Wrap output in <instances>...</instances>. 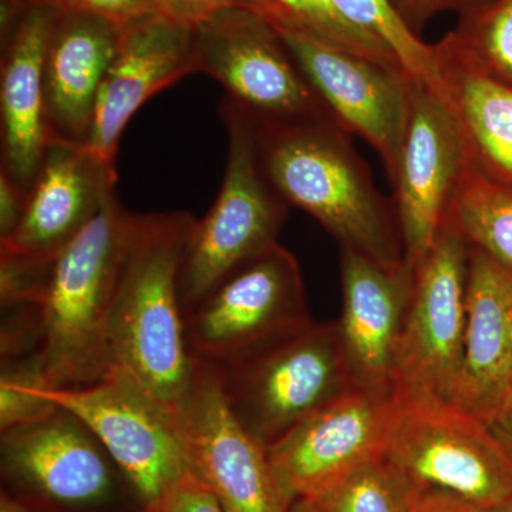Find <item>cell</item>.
I'll list each match as a JSON object with an SVG mask.
<instances>
[{
	"instance_id": "cell-4",
	"label": "cell",
	"mask_w": 512,
	"mask_h": 512,
	"mask_svg": "<svg viewBox=\"0 0 512 512\" xmlns=\"http://www.w3.org/2000/svg\"><path fill=\"white\" fill-rule=\"evenodd\" d=\"M212 369L232 413L266 447L355 389L338 322L311 320L231 365Z\"/></svg>"
},
{
	"instance_id": "cell-17",
	"label": "cell",
	"mask_w": 512,
	"mask_h": 512,
	"mask_svg": "<svg viewBox=\"0 0 512 512\" xmlns=\"http://www.w3.org/2000/svg\"><path fill=\"white\" fill-rule=\"evenodd\" d=\"M342 315L336 320L355 389L393 396L397 349L412 298L416 266L383 265L340 248Z\"/></svg>"
},
{
	"instance_id": "cell-35",
	"label": "cell",
	"mask_w": 512,
	"mask_h": 512,
	"mask_svg": "<svg viewBox=\"0 0 512 512\" xmlns=\"http://www.w3.org/2000/svg\"><path fill=\"white\" fill-rule=\"evenodd\" d=\"M485 423L493 431L495 439L500 441L501 446L507 451L508 456L512 458V397L500 412Z\"/></svg>"
},
{
	"instance_id": "cell-25",
	"label": "cell",
	"mask_w": 512,
	"mask_h": 512,
	"mask_svg": "<svg viewBox=\"0 0 512 512\" xmlns=\"http://www.w3.org/2000/svg\"><path fill=\"white\" fill-rule=\"evenodd\" d=\"M251 2V8L261 12L272 25L303 30L348 52L386 64V66L403 69L389 47L350 25L330 0H251Z\"/></svg>"
},
{
	"instance_id": "cell-6",
	"label": "cell",
	"mask_w": 512,
	"mask_h": 512,
	"mask_svg": "<svg viewBox=\"0 0 512 512\" xmlns=\"http://www.w3.org/2000/svg\"><path fill=\"white\" fill-rule=\"evenodd\" d=\"M386 456L421 485L485 512L512 500V458L480 417L444 400L393 394Z\"/></svg>"
},
{
	"instance_id": "cell-18",
	"label": "cell",
	"mask_w": 512,
	"mask_h": 512,
	"mask_svg": "<svg viewBox=\"0 0 512 512\" xmlns=\"http://www.w3.org/2000/svg\"><path fill=\"white\" fill-rule=\"evenodd\" d=\"M197 73L194 26L150 12L120 28L119 46L101 83L86 146L113 163L128 121L148 99Z\"/></svg>"
},
{
	"instance_id": "cell-14",
	"label": "cell",
	"mask_w": 512,
	"mask_h": 512,
	"mask_svg": "<svg viewBox=\"0 0 512 512\" xmlns=\"http://www.w3.org/2000/svg\"><path fill=\"white\" fill-rule=\"evenodd\" d=\"M0 458L3 474L16 488L64 510L109 503L121 474L92 431L59 406L2 431Z\"/></svg>"
},
{
	"instance_id": "cell-12",
	"label": "cell",
	"mask_w": 512,
	"mask_h": 512,
	"mask_svg": "<svg viewBox=\"0 0 512 512\" xmlns=\"http://www.w3.org/2000/svg\"><path fill=\"white\" fill-rule=\"evenodd\" d=\"M272 26L333 121L376 151L393 184L409 119L413 77L400 67L366 59L303 30Z\"/></svg>"
},
{
	"instance_id": "cell-21",
	"label": "cell",
	"mask_w": 512,
	"mask_h": 512,
	"mask_svg": "<svg viewBox=\"0 0 512 512\" xmlns=\"http://www.w3.org/2000/svg\"><path fill=\"white\" fill-rule=\"evenodd\" d=\"M436 86L463 141L467 164L512 188V86L497 79L453 30L433 45Z\"/></svg>"
},
{
	"instance_id": "cell-31",
	"label": "cell",
	"mask_w": 512,
	"mask_h": 512,
	"mask_svg": "<svg viewBox=\"0 0 512 512\" xmlns=\"http://www.w3.org/2000/svg\"><path fill=\"white\" fill-rule=\"evenodd\" d=\"M403 22L420 36L423 29L441 13L454 12L458 16L493 2V0H390Z\"/></svg>"
},
{
	"instance_id": "cell-2",
	"label": "cell",
	"mask_w": 512,
	"mask_h": 512,
	"mask_svg": "<svg viewBox=\"0 0 512 512\" xmlns=\"http://www.w3.org/2000/svg\"><path fill=\"white\" fill-rule=\"evenodd\" d=\"M252 123L266 175L289 207L308 212L340 248L383 265L404 261L394 205L335 121Z\"/></svg>"
},
{
	"instance_id": "cell-19",
	"label": "cell",
	"mask_w": 512,
	"mask_h": 512,
	"mask_svg": "<svg viewBox=\"0 0 512 512\" xmlns=\"http://www.w3.org/2000/svg\"><path fill=\"white\" fill-rule=\"evenodd\" d=\"M116 165L86 144L50 138L16 231L0 252L53 262L114 192Z\"/></svg>"
},
{
	"instance_id": "cell-11",
	"label": "cell",
	"mask_w": 512,
	"mask_h": 512,
	"mask_svg": "<svg viewBox=\"0 0 512 512\" xmlns=\"http://www.w3.org/2000/svg\"><path fill=\"white\" fill-rule=\"evenodd\" d=\"M188 468L225 512H288L268 447L232 413L217 372L195 363L194 379L173 414Z\"/></svg>"
},
{
	"instance_id": "cell-8",
	"label": "cell",
	"mask_w": 512,
	"mask_h": 512,
	"mask_svg": "<svg viewBox=\"0 0 512 512\" xmlns=\"http://www.w3.org/2000/svg\"><path fill=\"white\" fill-rule=\"evenodd\" d=\"M311 320L301 268L278 242L184 313L185 339L195 363L224 367Z\"/></svg>"
},
{
	"instance_id": "cell-28",
	"label": "cell",
	"mask_w": 512,
	"mask_h": 512,
	"mask_svg": "<svg viewBox=\"0 0 512 512\" xmlns=\"http://www.w3.org/2000/svg\"><path fill=\"white\" fill-rule=\"evenodd\" d=\"M36 384L43 386L36 355L2 360L0 431L23 426L53 410L55 404L43 399L33 390Z\"/></svg>"
},
{
	"instance_id": "cell-27",
	"label": "cell",
	"mask_w": 512,
	"mask_h": 512,
	"mask_svg": "<svg viewBox=\"0 0 512 512\" xmlns=\"http://www.w3.org/2000/svg\"><path fill=\"white\" fill-rule=\"evenodd\" d=\"M453 33L487 72L512 86V0H493L458 16Z\"/></svg>"
},
{
	"instance_id": "cell-37",
	"label": "cell",
	"mask_w": 512,
	"mask_h": 512,
	"mask_svg": "<svg viewBox=\"0 0 512 512\" xmlns=\"http://www.w3.org/2000/svg\"><path fill=\"white\" fill-rule=\"evenodd\" d=\"M288 512H323L316 501L309 498H296Z\"/></svg>"
},
{
	"instance_id": "cell-38",
	"label": "cell",
	"mask_w": 512,
	"mask_h": 512,
	"mask_svg": "<svg viewBox=\"0 0 512 512\" xmlns=\"http://www.w3.org/2000/svg\"><path fill=\"white\" fill-rule=\"evenodd\" d=\"M491 512H512V500L510 501V503H507L503 505V507L498 508V510H494Z\"/></svg>"
},
{
	"instance_id": "cell-23",
	"label": "cell",
	"mask_w": 512,
	"mask_h": 512,
	"mask_svg": "<svg viewBox=\"0 0 512 512\" xmlns=\"http://www.w3.org/2000/svg\"><path fill=\"white\" fill-rule=\"evenodd\" d=\"M441 229L512 271V188L487 180L467 164Z\"/></svg>"
},
{
	"instance_id": "cell-39",
	"label": "cell",
	"mask_w": 512,
	"mask_h": 512,
	"mask_svg": "<svg viewBox=\"0 0 512 512\" xmlns=\"http://www.w3.org/2000/svg\"><path fill=\"white\" fill-rule=\"evenodd\" d=\"M8 2H22V0H8Z\"/></svg>"
},
{
	"instance_id": "cell-33",
	"label": "cell",
	"mask_w": 512,
	"mask_h": 512,
	"mask_svg": "<svg viewBox=\"0 0 512 512\" xmlns=\"http://www.w3.org/2000/svg\"><path fill=\"white\" fill-rule=\"evenodd\" d=\"M28 194L0 171V241L9 238L25 214Z\"/></svg>"
},
{
	"instance_id": "cell-29",
	"label": "cell",
	"mask_w": 512,
	"mask_h": 512,
	"mask_svg": "<svg viewBox=\"0 0 512 512\" xmlns=\"http://www.w3.org/2000/svg\"><path fill=\"white\" fill-rule=\"evenodd\" d=\"M143 512H225L215 495L187 471Z\"/></svg>"
},
{
	"instance_id": "cell-9",
	"label": "cell",
	"mask_w": 512,
	"mask_h": 512,
	"mask_svg": "<svg viewBox=\"0 0 512 512\" xmlns=\"http://www.w3.org/2000/svg\"><path fill=\"white\" fill-rule=\"evenodd\" d=\"M33 390L92 431L143 508L190 471L173 417L116 367L86 386Z\"/></svg>"
},
{
	"instance_id": "cell-26",
	"label": "cell",
	"mask_w": 512,
	"mask_h": 512,
	"mask_svg": "<svg viewBox=\"0 0 512 512\" xmlns=\"http://www.w3.org/2000/svg\"><path fill=\"white\" fill-rule=\"evenodd\" d=\"M350 25L380 40L417 82L436 86L433 45L410 30L390 0H330Z\"/></svg>"
},
{
	"instance_id": "cell-20",
	"label": "cell",
	"mask_w": 512,
	"mask_h": 512,
	"mask_svg": "<svg viewBox=\"0 0 512 512\" xmlns=\"http://www.w3.org/2000/svg\"><path fill=\"white\" fill-rule=\"evenodd\" d=\"M468 249L463 365L450 403L487 421L512 397V271Z\"/></svg>"
},
{
	"instance_id": "cell-13",
	"label": "cell",
	"mask_w": 512,
	"mask_h": 512,
	"mask_svg": "<svg viewBox=\"0 0 512 512\" xmlns=\"http://www.w3.org/2000/svg\"><path fill=\"white\" fill-rule=\"evenodd\" d=\"M394 396L352 389L268 447L292 501L319 500L367 461L386 453Z\"/></svg>"
},
{
	"instance_id": "cell-32",
	"label": "cell",
	"mask_w": 512,
	"mask_h": 512,
	"mask_svg": "<svg viewBox=\"0 0 512 512\" xmlns=\"http://www.w3.org/2000/svg\"><path fill=\"white\" fill-rule=\"evenodd\" d=\"M144 3L151 12L187 26H197L229 6H252L251 0H144Z\"/></svg>"
},
{
	"instance_id": "cell-5",
	"label": "cell",
	"mask_w": 512,
	"mask_h": 512,
	"mask_svg": "<svg viewBox=\"0 0 512 512\" xmlns=\"http://www.w3.org/2000/svg\"><path fill=\"white\" fill-rule=\"evenodd\" d=\"M228 160L217 200L197 220L180 275L184 313L232 272L278 244L289 205L275 190L259 156L248 114L222 99Z\"/></svg>"
},
{
	"instance_id": "cell-7",
	"label": "cell",
	"mask_w": 512,
	"mask_h": 512,
	"mask_svg": "<svg viewBox=\"0 0 512 512\" xmlns=\"http://www.w3.org/2000/svg\"><path fill=\"white\" fill-rule=\"evenodd\" d=\"M194 53L197 73L220 83L255 123L332 119L272 23L251 6H229L194 26Z\"/></svg>"
},
{
	"instance_id": "cell-3",
	"label": "cell",
	"mask_w": 512,
	"mask_h": 512,
	"mask_svg": "<svg viewBox=\"0 0 512 512\" xmlns=\"http://www.w3.org/2000/svg\"><path fill=\"white\" fill-rule=\"evenodd\" d=\"M133 217L113 192L53 262L36 353L43 386H86L110 372L111 299Z\"/></svg>"
},
{
	"instance_id": "cell-30",
	"label": "cell",
	"mask_w": 512,
	"mask_h": 512,
	"mask_svg": "<svg viewBox=\"0 0 512 512\" xmlns=\"http://www.w3.org/2000/svg\"><path fill=\"white\" fill-rule=\"evenodd\" d=\"M60 13H82L109 20L123 28L131 20L150 13L144 0H45Z\"/></svg>"
},
{
	"instance_id": "cell-22",
	"label": "cell",
	"mask_w": 512,
	"mask_h": 512,
	"mask_svg": "<svg viewBox=\"0 0 512 512\" xmlns=\"http://www.w3.org/2000/svg\"><path fill=\"white\" fill-rule=\"evenodd\" d=\"M120 28L82 13L57 12L45 62L50 138L86 144L101 83L119 46Z\"/></svg>"
},
{
	"instance_id": "cell-36",
	"label": "cell",
	"mask_w": 512,
	"mask_h": 512,
	"mask_svg": "<svg viewBox=\"0 0 512 512\" xmlns=\"http://www.w3.org/2000/svg\"><path fill=\"white\" fill-rule=\"evenodd\" d=\"M0 512H30L22 501L12 495L3 493L0 498Z\"/></svg>"
},
{
	"instance_id": "cell-15",
	"label": "cell",
	"mask_w": 512,
	"mask_h": 512,
	"mask_svg": "<svg viewBox=\"0 0 512 512\" xmlns=\"http://www.w3.org/2000/svg\"><path fill=\"white\" fill-rule=\"evenodd\" d=\"M466 165L463 141L446 104L414 80L393 181L404 259L410 264L419 265L436 244Z\"/></svg>"
},
{
	"instance_id": "cell-16",
	"label": "cell",
	"mask_w": 512,
	"mask_h": 512,
	"mask_svg": "<svg viewBox=\"0 0 512 512\" xmlns=\"http://www.w3.org/2000/svg\"><path fill=\"white\" fill-rule=\"evenodd\" d=\"M57 10L45 0H2V173L28 194L50 143L45 62Z\"/></svg>"
},
{
	"instance_id": "cell-1",
	"label": "cell",
	"mask_w": 512,
	"mask_h": 512,
	"mask_svg": "<svg viewBox=\"0 0 512 512\" xmlns=\"http://www.w3.org/2000/svg\"><path fill=\"white\" fill-rule=\"evenodd\" d=\"M197 220L187 211L134 214L111 299V367L173 417L194 379L180 275Z\"/></svg>"
},
{
	"instance_id": "cell-10",
	"label": "cell",
	"mask_w": 512,
	"mask_h": 512,
	"mask_svg": "<svg viewBox=\"0 0 512 512\" xmlns=\"http://www.w3.org/2000/svg\"><path fill=\"white\" fill-rule=\"evenodd\" d=\"M468 259L466 242L441 229L429 255L416 266L393 394L450 402L463 365Z\"/></svg>"
},
{
	"instance_id": "cell-24",
	"label": "cell",
	"mask_w": 512,
	"mask_h": 512,
	"mask_svg": "<svg viewBox=\"0 0 512 512\" xmlns=\"http://www.w3.org/2000/svg\"><path fill=\"white\" fill-rule=\"evenodd\" d=\"M426 490L383 454L357 468L316 503L323 512H412Z\"/></svg>"
},
{
	"instance_id": "cell-34",
	"label": "cell",
	"mask_w": 512,
	"mask_h": 512,
	"mask_svg": "<svg viewBox=\"0 0 512 512\" xmlns=\"http://www.w3.org/2000/svg\"><path fill=\"white\" fill-rule=\"evenodd\" d=\"M412 512H485L476 505L467 503L457 495L447 491L427 488L420 495L419 501L414 505Z\"/></svg>"
}]
</instances>
